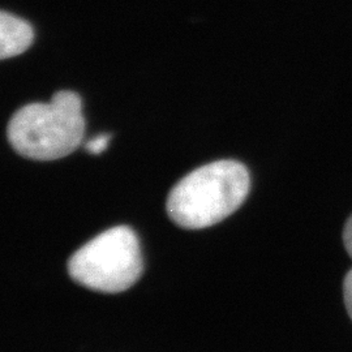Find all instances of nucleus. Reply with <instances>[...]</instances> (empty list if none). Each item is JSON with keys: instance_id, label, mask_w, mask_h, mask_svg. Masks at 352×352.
<instances>
[{"instance_id": "obj_6", "label": "nucleus", "mask_w": 352, "mask_h": 352, "mask_svg": "<svg viewBox=\"0 0 352 352\" xmlns=\"http://www.w3.org/2000/svg\"><path fill=\"white\" fill-rule=\"evenodd\" d=\"M343 296H344V304L347 308V312L352 320V270L344 278L343 283Z\"/></svg>"}, {"instance_id": "obj_4", "label": "nucleus", "mask_w": 352, "mask_h": 352, "mask_svg": "<svg viewBox=\"0 0 352 352\" xmlns=\"http://www.w3.org/2000/svg\"><path fill=\"white\" fill-rule=\"evenodd\" d=\"M34 41L33 28L11 13L0 14V58L8 59L23 54Z\"/></svg>"}, {"instance_id": "obj_7", "label": "nucleus", "mask_w": 352, "mask_h": 352, "mask_svg": "<svg viewBox=\"0 0 352 352\" xmlns=\"http://www.w3.org/2000/svg\"><path fill=\"white\" fill-rule=\"evenodd\" d=\"M343 241H344V247L349 252V254L352 258V217L347 221L344 231H343Z\"/></svg>"}, {"instance_id": "obj_5", "label": "nucleus", "mask_w": 352, "mask_h": 352, "mask_svg": "<svg viewBox=\"0 0 352 352\" xmlns=\"http://www.w3.org/2000/svg\"><path fill=\"white\" fill-rule=\"evenodd\" d=\"M110 139H111L110 135H104V133L100 135V136H97V138L88 141L87 145H85V149H87L89 154L98 155V154H101L102 151L107 149V146L110 144Z\"/></svg>"}, {"instance_id": "obj_1", "label": "nucleus", "mask_w": 352, "mask_h": 352, "mask_svg": "<svg viewBox=\"0 0 352 352\" xmlns=\"http://www.w3.org/2000/svg\"><path fill=\"white\" fill-rule=\"evenodd\" d=\"M251 179L247 167L236 161H215L184 176L167 199L171 221L187 230L214 226L247 199Z\"/></svg>"}, {"instance_id": "obj_3", "label": "nucleus", "mask_w": 352, "mask_h": 352, "mask_svg": "<svg viewBox=\"0 0 352 352\" xmlns=\"http://www.w3.org/2000/svg\"><path fill=\"white\" fill-rule=\"evenodd\" d=\"M142 273V254L135 231L116 226L84 244L68 261V274L93 291L116 294L132 287Z\"/></svg>"}, {"instance_id": "obj_2", "label": "nucleus", "mask_w": 352, "mask_h": 352, "mask_svg": "<svg viewBox=\"0 0 352 352\" xmlns=\"http://www.w3.org/2000/svg\"><path fill=\"white\" fill-rule=\"evenodd\" d=\"M85 132L82 101L71 90L55 93L49 103H30L14 113L7 136L20 155L36 161H55L81 145Z\"/></svg>"}]
</instances>
